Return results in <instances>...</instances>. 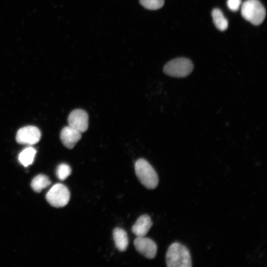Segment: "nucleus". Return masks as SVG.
Returning <instances> with one entry per match:
<instances>
[{
    "label": "nucleus",
    "mask_w": 267,
    "mask_h": 267,
    "mask_svg": "<svg viewBox=\"0 0 267 267\" xmlns=\"http://www.w3.org/2000/svg\"><path fill=\"white\" fill-rule=\"evenodd\" d=\"M168 267H190L191 258L188 249L183 245L174 242L168 248L166 255Z\"/></svg>",
    "instance_id": "obj_1"
},
{
    "label": "nucleus",
    "mask_w": 267,
    "mask_h": 267,
    "mask_svg": "<svg viewBox=\"0 0 267 267\" xmlns=\"http://www.w3.org/2000/svg\"><path fill=\"white\" fill-rule=\"evenodd\" d=\"M136 176L139 181L145 187L150 189L155 188L158 184V175L151 165L145 159H138L134 165Z\"/></svg>",
    "instance_id": "obj_2"
},
{
    "label": "nucleus",
    "mask_w": 267,
    "mask_h": 267,
    "mask_svg": "<svg viewBox=\"0 0 267 267\" xmlns=\"http://www.w3.org/2000/svg\"><path fill=\"white\" fill-rule=\"evenodd\" d=\"M243 17L254 25L261 24L264 20L266 11L264 6L258 0H247L241 7Z\"/></svg>",
    "instance_id": "obj_3"
},
{
    "label": "nucleus",
    "mask_w": 267,
    "mask_h": 267,
    "mask_svg": "<svg viewBox=\"0 0 267 267\" xmlns=\"http://www.w3.org/2000/svg\"><path fill=\"white\" fill-rule=\"evenodd\" d=\"M193 64L189 59L180 57L168 62L164 67V72L170 76L183 78L193 71Z\"/></svg>",
    "instance_id": "obj_4"
},
{
    "label": "nucleus",
    "mask_w": 267,
    "mask_h": 267,
    "mask_svg": "<svg viewBox=\"0 0 267 267\" xmlns=\"http://www.w3.org/2000/svg\"><path fill=\"white\" fill-rule=\"evenodd\" d=\"M47 201L55 207H63L69 202L70 194L68 188L62 183L53 185L45 196Z\"/></svg>",
    "instance_id": "obj_5"
},
{
    "label": "nucleus",
    "mask_w": 267,
    "mask_h": 267,
    "mask_svg": "<svg viewBox=\"0 0 267 267\" xmlns=\"http://www.w3.org/2000/svg\"><path fill=\"white\" fill-rule=\"evenodd\" d=\"M41 137L40 130L33 126L20 129L16 135V141L21 144L33 145L38 143Z\"/></svg>",
    "instance_id": "obj_6"
},
{
    "label": "nucleus",
    "mask_w": 267,
    "mask_h": 267,
    "mask_svg": "<svg viewBox=\"0 0 267 267\" xmlns=\"http://www.w3.org/2000/svg\"><path fill=\"white\" fill-rule=\"evenodd\" d=\"M89 116L84 110L77 109L72 111L68 117L69 126L80 133L86 132L88 128Z\"/></svg>",
    "instance_id": "obj_7"
},
{
    "label": "nucleus",
    "mask_w": 267,
    "mask_h": 267,
    "mask_svg": "<svg viewBox=\"0 0 267 267\" xmlns=\"http://www.w3.org/2000/svg\"><path fill=\"white\" fill-rule=\"evenodd\" d=\"M134 243L136 250L145 257L150 259L155 257L157 250V245L150 238L145 236L137 237Z\"/></svg>",
    "instance_id": "obj_8"
},
{
    "label": "nucleus",
    "mask_w": 267,
    "mask_h": 267,
    "mask_svg": "<svg viewBox=\"0 0 267 267\" xmlns=\"http://www.w3.org/2000/svg\"><path fill=\"white\" fill-rule=\"evenodd\" d=\"M60 137L63 145L72 149L81 138L82 135L81 133L68 126L62 129Z\"/></svg>",
    "instance_id": "obj_9"
},
{
    "label": "nucleus",
    "mask_w": 267,
    "mask_h": 267,
    "mask_svg": "<svg viewBox=\"0 0 267 267\" xmlns=\"http://www.w3.org/2000/svg\"><path fill=\"white\" fill-rule=\"evenodd\" d=\"M150 217L147 215L140 216L132 228L133 233L137 237L145 236L152 225Z\"/></svg>",
    "instance_id": "obj_10"
},
{
    "label": "nucleus",
    "mask_w": 267,
    "mask_h": 267,
    "mask_svg": "<svg viewBox=\"0 0 267 267\" xmlns=\"http://www.w3.org/2000/svg\"><path fill=\"white\" fill-rule=\"evenodd\" d=\"M113 237L117 249L121 252L126 251L129 244V239L126 231L121 228H115L113 231Z\"/></svg>",
    "instance_id": "obj_11"
},
{
    "label": "nucleus",
    "mask_w": 267,
    "mask_h": 267,
    "mask_svg": "<svg viewBox=\"0 0 267 267\" xmlns=\"http://www.w3.org/2000/svg\"><path fill=\"white\" fill-rule=\"evenodd\" d=\"M213 22L216 28L221 31H225L228 28V21L223 13L219 8H215L212 12Z\"/></svg>",
    "instance_id": "obj_12"
},
{
    "label": "nucleus",
    "mask_w": 267,
    "mask_h": 267,
    "mask_svg": "<svg viewBox=\"0 0 267 267\" xmlns=\"http://www.w3.org/2000/svg\"><path fill=\"white\" fill-rule=\"evenodd\" d=\"M36 154V150L34 148L26 147L19 153V161L24 167H27L33 163Z\"/></svg>",
    "instance_id": "obj_13"
},
{
    "label": "nucleus",
    "mask_w": 267,
    "mask_h": 267,
    "mask_svg": "<svg viewBox=\"0 0 267 267\" xmlns=\"http://www.w3.org/2000/svg\"><path fill=\"white\" fill-rule=\"evenodd\" d=\"M51 183L48 177L43 174L36 176L32 179L31 186L32 189L37 192H40L43 189L46 188Z\"/></svg>",
    "instance_id": "obj_14"
},
{
    "label": "nucleus",
    "mask_w": 267,
    "mask_h": 267,
    "mask_svg": "<svg viewBox=\"0 0 267 267\" xmlns=\"http://www.w3.org/2000/svg\"><path fill=\"white\" fill-rule=\"evenodd\" d=\"M71 173V167L67 164L61 163L56 169V174L58 179L63 180L69 177Z\"/></svg>",
    "instance_id": "obj_15"
},
{
    "label": "nucleus",
    "mask_w": 267,
    "mask_h": 267,
    "mask_svg": "<svg viewBox=\"0 0 267 267\" xmlns=\"http://www.w3.org/2000/svg\"><path fill=\"white\" fill-rule=\"evenodd\" d=\"M139 2L146 9L157 10L163 6L164 0H139Z\"/></svg>",
    "instance_id": "obj_16"
},
{
    "label": "nucleus",
    "mask_w": 267,
    "mask_h": 267,
    "mask_svg": "<svg viewBox=\"0 0 267 267\" xmlns=\"http://www.w3.org/2000/svg\"><path fill=\"white\" fill-rule=\"evenodd\" d=\"M241 4V0H227V5L233 11H237Z\"/></svg>",
    "instance_id": "obj_17"
}]
</instances>
